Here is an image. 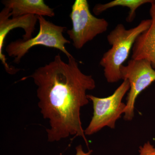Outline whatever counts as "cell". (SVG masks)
Listing matches in <instances>:
<instances>
[{"mask_svg":"<svg viewBox=\"0 0 155 155\" xmlns=\"http://www.w3.org/2000/svg\"><path fill=\"white\" fill-rule=\"evenodd\" d=\"M64 62L59 54L29 76L37 87L38 106L45 119L49 120L46 129L48 141H59L70 136L80 137L88 146L80 118L81 107L88 104L87 91L96 87L91 75L84 74L72 56Z\"/></svg>","mask_w":155,"mask_h":155,"instance_id":"obj_1","label":"cell"},{"mask_svg":"<svg viewBox=\"0 0 155 155\" xmlns=\"http://www.w3.org/2000/svg\"><path fill=\"white\" fill-rule=\"evenodd\" d=\"M151 24V19L142 20L138 25L130 29L119 24L108 35L107 40L111 48L104 54L100 62L108 83L122 80L120 68L128 58L137 37L149 28Z\"/></svg>","mask_w":155,"mask_h":155,"instance_id":"obj_2","label":"cell"},{"mask_svg":"<svg viewBox=\"0 0 155 155\" xmlns=\"http://www.w3.org/2000/svg\"><path fill=\"white\" fill-rule=\"evenodd\" d=\"M37 18L39 24V30L37 35L26 40L19 39L11 42L5 49L8 55L14 58V62L19 64L31 48L41 45L60 50L67 58L72 57L65 48V45L70 43V41L63 35L66 27L56 25L47 20L42 16H37Z\"/></svg>","mask_w":155,"mask_h":155,"instance_id":"obj_3","label":"cell"},{"mask_svg":"<svg viewBox=\"0 0 155 155\" xmlns=\"http://www.w3.org/2000/svg\"><path fill=\"white\" fill-rule=\"evenodd\" d=\"M130 87L129 81L125 79L110 96L100 98L87 94L89 100L92 102L94 113L91 121L84 130L85 135H92L106 126L115 128L116 121L125 113L126 106L122 100Z\"/></svg>","mask_w":155,"mask_h":155,"instance_id":"obj_4","label":"cell"},{"mask_svg":"<svg viewBox=\"0 0 155 155\" xmlns=\"http://www.w3.org/2000/svg\"><path fill=\"white\" fill-rule=\"evenodd\" d=\"M72 27L67 30L73 46L80 49L97 35L106 32L109 23L104 18L92 14L87 0H76L72 6L69 15Z\"/></svg>","mask_w":155,"mask_h":155,"instance_id":"obj_5","label":"cell"},{"mask_svg":"<svg viewBox=\"0 0 155 155\" xmlns=\"http://www.w3.org/2000/svg\"><path fill=\"white\" fill-rule=\"evenodd\" d=\"M120 71L122 80L127 79L130 84L124 119L131 121L134 117L136 100L142 92L155 81V70L147 60L131 59L126 66L122 65Z\"/></svg>","mask_w":155,"mask_h":155,"instance_id":"obj_6","label":"cell"},{"mask_svg":"<svg viewBox=\"0 0 155 155\" xmlns=\"http://www.w3.org/2000/svg\"><path fill=\"white\" fill-rule=\"evenodd\" d=\"M11 17L10 11L7 8H4L0 13V59L6 72L13 75L18 72L19 69L9 66L7 62L5 56L3 54V48L6 36L11 30L21 28L25 31L23 40H26L31 38L38 19L37 16L34 15L12 17V19H10Z\"/></svg>","mask_w":155,"mask_h":155,"instance_id":"obj_7","label":"cell"},{"mask_svg":"<svg viewBox=\"0 0 155 155\" xmlns=\"http://www.w3.org/2000/svg\"><path fill=\"white\" fill-rule=\"evenodd\" d=\"M151 24L149 28L140 35L133 45L131 59L146 60L155 67V1L150 10Z\"/></svg>","mask_w":155,"mask_h":155,"instance_id":"obj_8","label":"cell"},{"mask_svg":"<svg viewBox=\"0 0 155 155\" xmlns=\"http://www.w3.org/2000/svg\"><path fill=\"white\" fill-rule=\"evenodd\" d=\"M2 2L5 8L9 9L13 18L26 15L55 16L54 9L45 4L44 0H5Z\"/></svg>","mask_w":155,"mask_h":155,"instance_id":"obj_9","label":"cell"},{"mask_svg":"<svg viewBox=\"0 0 155 155\" xmlns=\"http://www.w3.org/2000/svg\"><path fill=\"white\" fill-rule=\"evenodd\" d=\"M154 0H114L106 4H98L93 9L95 15H99L108 9L118 6L128 8L129 11L126 21L128 23L133 22L136 17V11L140 6L144 4H152Z\"/></svg>","mask_w":155,"mask_h":155,"instance_id":"obj_10","label":"cell"},{"mask_svg":"<svg viewBox=\"0 0 155 155\" xmlns=\"http://www.w3.org/2000/svg\"><path fill=\"white\" fill-rule=\"evenodd\" d=\"M139 155H155V148L149 141L139 147Z\"/></svg>","mask_w":155,"mask_h":155,"instance_id":"obj_11","label":"cell"},{"mask_svg":"<svg viewBox=\"0 0 155 155\" xmlns=\"http://www.w3.org/2000/svg\"><path fill=\"white\" fill-rule=\"evenodd\" d=\"M76 154L75 155H91L92 150H90L88 152L84 153L82 149V146L79 145L76 147Z\"/></svg>","mask_w":155,"mask_h":155,"instance_id":"obj_12","label":"cell"}]
</instances>
